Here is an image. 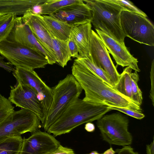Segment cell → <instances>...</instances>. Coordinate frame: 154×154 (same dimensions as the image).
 <instances>
[{
  "label": "cell",
  "instance_id": "cell-1",
  "mask_svg": "<svg viewBox=\"0 0 154 154\" xmlns=\"http://www.w3.org/2000/svg\"><path fill=\"white\" fill-rule=\"evenodd\" d=\"M72 74L85 91L83 100L109 107L124 108L142 112L141 106L105 83L81 64L74 62Z\"/></svg>",
  "mask_w": 154,
  "mask_h": 154
},
{
  "label": "cell",
  "instance_id": "cell-2",
  "mask_svg": "<svg viewBox=\"0 0 154 154\" xmlns=\"http://www.w3.org/2000/svg\"><path fill=\"white\" fill-rule=\"evenodd\" d=\"M111 110L108 106L87 102L77 97L68 105L47 131L54 137L69 133L84 123L97 120Z\"/></svg>",
  "mask_w": 154,
  "mask_h": 154
},
{
  "label": "cell",
  "instance_id": "cell-3",
  "mask_svg": "<svg viewBox=\"0 0 154 154\" xmlns=\"http://www.w3.org/2000/svg\"><path fill=\"white\" fill-rule=\"evenodd\" d=\"M91 8V23L95 29H99L122 44L125 36L121 23V14L128 11L110 0H83Z\"/></svg>",
  "mask_w": 154,
  "mask_h": 154
},
{
  "label": "cell",
  "instance_id": "cell-4",
  "mask_svg": "<svg viewBox=\"0 0 154 154\" xmlns=\"http://www.w3.org/2000/svg\"><path fill=\"white\" fill-rule=\"evenodd\" d=\"M51 103L42 127L45 131L59 118L75 98L79 97L82 89L72 74H68L52 88Z\"/></svg>",
  "mask_w": 154,
  "mask_h": 154
},
{
  "label": "cell",
  "instance_id": "cell-5",
  "mask_svg": "<svg viewBox=\"0 0 154 154\" xmlns=\"http://www.w3.org/2000/svg\"><path fill=\"white\" fill-rule=\"evenodd\" d=\"M0 54L12 66L32 70L48 64L46 57L40 52L7 39L0 43Z\"/></svg>",
  "mask_w": 154,
  "mask_h": 154
},
{
  "label": "cell",
  "instance_id": "cell-6",
  "mask_svg": "<svg viewBox=\"0 0 154 154\" xmlns=\"http://www.w3.org/2000/svg\"><path fill=\"white\" fill-rule=\"evenodd\" d=\"M103 140L110 145H130L133 137L128 131V118L119 112L104 115L97 120Z\"/></svg>",
  "mask_w": 154,
  "mask_h": 154
},
{
  "label": "cell",
  "instance_id": "cell-7",
  "mask_svg": "<svg viewBox=\"0 0 154 154\" xmlns=\"http://www.w3.org/2000/svg\"><path fill=\"white\" fill-rule=\"evenodd\" d=\"M121 23L125 37L140 44L154 46V26L146 17L128 11L121 14Z\"/></svg>",
  "mask_w": 154,
  "mask_h": 154
},
{
  "label": "cell",
  "instance_id": "cell-8",
  "mask_svg": "<svg viewBox=\"0 0 154 154\" xmlns=\"http://www.w3.org/2000/svg\"><path fill=\"white\" fill-rule=\"evenodd\" d=\"M40 122L38 116L29 110L14 111L0 126V140L28 132L34 133L41 128Z\"/></svg>",
  "mask_w": 154,
  "mask_h": 154
},
{
  "label": "cell",
  "instance_id": "cell-9",
  "mask_svg": "<svg viewBox=\"0 0 154 154\" xmlns=\"http://www.w3.org/2000/svg\"><path fill=\"white\" fill-rule=\"evenodd\" d=\"M13 74L18 83L28 86L36 92L46 117L52 101V88L48 86L34 70L17 66Z\"/></svg>",
  "mask_w": 154,
  "mask_h": 154
},
{
  "label": "cell",
  "instance_id": "cell-10",
  "mask_svg": "<svg viewBox=\"0 0 154 154\" xmlns=\"http://www.w3.org/2000/svg\"><path fill=\"white\" fill-rule=\"evenodd\" d=\"M89 54L91 57L90 60L107 74L114 87L119 81L120 74L102 39L92 29L90 35Z\"/></svg>",
  "mask_w": 154,
  "mask_h": 154
},
{
  "label": "cell",
  "instance_id": "cell-11",
  "mask_svg": "<svg viewBox=\"0 0 154 154\" xmlns=\"http://www.w3.org/2000/svg\"><path fill=\"white\" fill-rule=\"evenodd\" d=\"M11 88L8 99L11 103L16 106L28 109L35 114L43 124L46 116L36 92L30 87L20 83L16 86H11Z\"/></svg>",
  "mask_w": 154,
  "mask_h": 154
},
{
  "label": "cell",
  "instance_id": "cell-12",
  "mask_svg": "<svg viewBox=\"0 0 154 154\" xmlns=\"http://www.w3.org/2000/svg\"><path fill=\"white\" fill-rule=\"evenodd\" d=\"M7 39L40 52L46 57L48 64L53 65L56 63L38 42L29 27L23 22L21 17H16Z\"/></svg>",
  "mask_w": 154,
  "mask_h": 154
},
{
  "label": "cell",
  "instance_id": "cell-13",
  "mask_svg": "<svg viewBox=\"0 0 154 154\" xmlns=\"http://www.w3.org/2000/svg\"><path fill=\"white\" fill-rule=\"evenodd\" d=\"M23 139L19 154H49L60 145L54 136L39 130Z\"/></svg>",
  "mask_w": 154,
  "mask_h": 154
},
{
  "label": "cell",
  "instance_id": "cell-14",
  "mask_svg": "<svg viewBox=\"0 0 154 154\" xmlns=\"http://www.w3.org/2000/svg\"><path fill=\"white\" fill-rule=\"evenodd\" d=\"M95 29L117 65L123 67H130L137 72H140L137 59L131 54L125 44H121L99 29Z\"/></svg>",
  "mask_w": 154,
  "mask_h": 154
},
{
  "label": "cell",
  "instance_id": "cell-15",
  "mask_svg": "<svg viewBox=\"0 0 154 154\" xmlns=\"http://www.w3.org/2000/svg\"><path fill=\"white\" fill-rule=\"evenodd\" d=\"M23 22L29 28L36 38L56 62L54 51L51 36L44 24L42 15L29 9L21 17Z\"/></svg>",
  "mask_w": 154,
  "mask_h": 154
},
{
  "label": "cell",
  "instance_id": "cell-16",
  "mask_svg": "<svg viewBox=\"0 0 154 154\" xmlns=\"http://www.w3.org/2000/svg\"><path fill=\"white\" fill-rule=\"evenodd\" d=\"M50 16L68 24L73 25L91 21V10L83 0L61 9Z\"/></svg>",
  "mask_w": 154,
  "mask_h": 154
},
{
  "label": "cell",
  "instance_id": "cell-17",
  "mask_svg": "<svg viewBox=\"0 0 154 154\" xmlns=\"http://www.w3.org/2000/svg\"><path fill=\"white\" fill-rule=\"evenodd\" d=\"M91 27V21L73 25L72 27L69 36L78 46L79 58L91 59L89 44Z\"/></svg>",
  "mask_w": 154,
  "mask_h": 154
},
{
  "label": "cell",
  "instance_id": "cell-18",
  "mask_svg": "<svg viewBox=\"0 0 154 154\" xmlns=\"http://www.w3.org/2000/svg\"><path fill=\"white\" fill-rule=\"evenodd\" d=\"M42 17L46 27L51 35L62 41H66L68 39L73 25L50 15H42Z\"/></svg>",
  "mask_w": 154,
  "mask_h": 154
},
{
  "label": "cell",
  "instance_id": "cell-19",
  "mask_svg": "<svg viewBox=\"0 0 154 154\" xmlns=\"http://www.w3.org/2000/svg\"><path fill=\"white\" fill-rule=\"evenodd\" d=\"M51 36L52 47L56 56L57 63L64 68L71 59L67 41L60 40Z\"/></svg>",
  "mask_w": 154,
  "mask_h": 154
},
{
  "label": "cell",
  "instance_id": "cell-20",
  "mask_svg": "<svg viewBox=\"0 0 154 154\" xmlns=\"http://www.w3.org/2000/svg\"><path fill=\"white\" fill-rule=\"evenodd\" d=\"M80 0H47L39 5L40 11L39 14L51 15L62 8L79 2Z\"/></svg>",
  "mask_w": 154,
  "mask_h": 154
},
{
  "label": "cell",
  "instance_id": "cell-21",
  "mask_svg": "<svg viewBox=\"0 0 154 154\" xmlns=\"http://www.w3.org/2000/svg\"><path fill=\"white\" fill-rule=\"evenodd\" d=\"M23 140L21 136H17L0 140V154H19Z\"/></svg>",
  "mask_w": 154,
  "mask_h": 154
},
{
  "label": "cell",
  "instance_id": "cell-22",
  "mask_svg": "<svg viewBox=\"0 0 154 154\" xmlns=\"http://www.w3.org/2000/svg\"><path fill=\"white\" fill-rule=\"evenodd\" d=\"M132 70L129 67H126L124 69L120 74L119 81L114 88L121 94L134 101L131 83Z\"/></svg>",
  "mask_w": 154,
  "mask_h": 154
},
{
  "label": "cell",
  "instance_id": "cell-23",
  "mask_svg": "<svg viewBox=\"0 0 154 154\" xmlns=\"http://www.w3.org/2000/svg\"><path fill=\"white\" fill-rule=\"evenodd\" d=\"M74 62L82 65L95 75L101 79L109 86L114 88V85L107 74L87 58H79L74 60Z\"/></svg>",
  "mask_w": 154,
  "mask_h": 154
},
{
  "label": "cell",
  "instance_id": "cell-24",
  "mask_svg": "<svg viewBox=\"0 0 154 154\" xmlns=\"http://www.w3.org/2000/svg\"><path fill=\"white\" fill-rule=\"evenodd\" d=\"M17 16L11 14L0 16V43L7 39L14 26Z\"/></svg>",
  "mask_w": 154,
  "mask_h": 154
},
{
  "label": "cell",
  "instance_id": "cell-25",
  "mask_svg": "<svg viewBox=\"0 0 154 154\" xmlns=\"http://www.w3.org/2000/svg\"><path fill=\"white\" fill-rule=\"evenodd\" d=\"M139 75L137 72L135 71L131 74V83L133 94V100L140 106L143 101L142 92L138 84Z\"/></svg>",
  "mask_w": 154,
  "mask_h": 154
},
{
  "label": "cell",
  "instance_id": "cell-26",
  "mask_svg": "<svg viewBox=\"0 0 154 154\" xmlns=\"http://www.w3.org/2000/svg\"><path fill=\"white\" fill-rule=\"evenodd\" d=\"M9 100L0 94V126L14 111Z\"/></svg>",
  "mask_w": 154,
  "mask_h": 154
},
{
  "label": "cell",
  "instance_id": "cell-27",
  "mask_svg": "<svg viewBox=\"0 0 154 154\" xmlns=\"http://www.w3.org/2000/svg\"><path fill=\"white\" fill-rule=\"evenodd\" d=\"M126 8L128 11L147 17V16L144 12L137 7L131 1L128 0H110Z\"/></svg>",
  "mask_w": 154,
  "mask_h": 154
},
{
  "label": "cell",
  "instance_id": "cell-28",
  "mask_svg": "<svg viewBox=\"0 0 154 154\" xmlns=\"http://www.w3.org/2000/svg\"><path fill=\"white\" fill-rule=\"evenodd\" d=\"M109 108L112 110H116L138 119H141L145 117L142 112L135 111L124 108L110 107Z\"/></svg>",
  "mask_w": 154,
  "mask_h": 154
},
{
  "label": "cell",
  "instance_id": "cell-29",
  "mask_svg": "<svg viewBox=\"0 0 154 154\" xmlns=\"http://www.w3.org/2000/svg\"><path fill=\"white\" fill-rule=\"evenodd\" d=\"M67 42L71 57L79 58L78 48L73 39L69 36Z\"/></svg>",
  "mask_w": 154,
  "mask_h": 154
},
{
  "label": "cell",
  "instance_id": "cell-30",
  "mask_svg": "<svg viewBox=\"0 0 154 154\" xmlns=\"http://www.w3.org/2000/svg\"><path fill=\"white\" fill-rule=\"evenodd\" d=\"M154 60L152 61L151 70L150 71V77L151 80V89L149 93V97L151 99L152 105H154Z\"/></svg>",
  "mask_w": 154,
  "mask_h": 154
},
{
  "label": "cell",
  "instance_id": "cell-31",
  "mask_svg": "<svg viewBox=\"0 0 154 154\" xmlns=\"http://www.w3.org/2000/svg\"><path fill=\"white\" fill-rule=\"evenodd\" d=\"M49 154H75V153L72 149L60 145L57 149Z\"/></svg>",
  "mask_w": 154,
  "mask_h": 154
},
{
  "label": "cell",
  "instance_id": "cell-32",
  "mask_svg": "<svg viewBox=\"0 0 154 154\" xmlns=\"http://www.w3.org/2000/svg\"><path fill=\"white\" fill-rule=\"evenodd\" d=\"M115 152L117 154H139L138 152L134 151L130 145L124 146L121 149H116Z\"/></svg>",
  "mask_w": 154,
  "mask_h": 154
},
{
  "label": "cell",
  "instance_id": "cell-33",
  "mask_svg": "<svg viewBox=\"0 0 154 154\" xmlns=\"http://www.w3.org/2000/svg\"><path fill=\"white\" fill-rule=\"evenodd\" d=\"M146 152L147 154H154V139L149 144L146 145Z\"/></svg>",
  "mask_w": 154,
  "mask_h": 154
},
{
  "label": "cell",
  "instance_id": "cell-34",
  "mask_svg": "<svg viewBox=\"0 0 154 154\" xmlns=\"http://www.w3.org/2000/svg\"><path fill=\"white\" fill-rule=\"evenodd\" d=\"M85 129L88 132H92L95 130L94 125L91 122L87 123L85 125Z\"/></svg>",
  "mask_w": 154,
  "mask_h": 154
},
{
  "label": "cell",
  "instance_id": "cell-35",
  "mask_svg": "<svg viewBox=\"0 0 154 154\" xmlns=\"http://www.w3.org/2000/svg\"><path fill=\"white\" fill-rule=\"evenodd\" d=\"M115 151L112 147H110L109 149L104 151L102 154H115Z\"/></svg>",
  "mask_w": 154,
  "mask_h": 154
},
{
  "label": "cell",
  "instance_id": "cell-36",
  "mask_svg": "<svg viewBox=\"0 0 154 154\" xmlns=\"http://www.w3.org/2000/svg\"><path fill=\"white\" fill-rule=\"evenodd\" d=\"M90 154H100L97 151H92Z\"/></svg>",
  "mask_w": 154,
  "mask_h": 154
}]
</instances>
